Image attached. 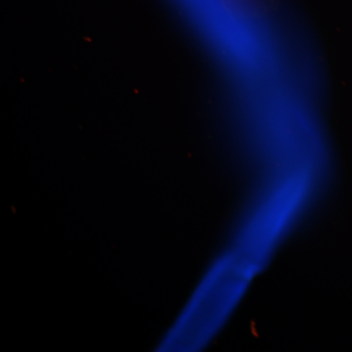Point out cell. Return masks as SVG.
I'll list each match as a JSON object with an SVG mask.
<instances>
[{"instance_id":"6da1fadb","label":"cell","mask_w":352,"mask_h":352,"mask_svg":"<svg viewBox=\"0 0 352 352\" xmlns=\"http://www.w3.org/2000/svg\"><path fill=\"white\" fill-rule=\"evenodd\" d=\"M316 80L298 76L234 88V140L254 182L295 175L325 177L327 139Z\"/></svg>"},{"instance_id":"7a4b0ae2","label":"cell","mask_w":352,"mask_h":352,"mask_svg":"<svg viewBox=\"0 0 352 352\" xmlns=\"http://www.w3.org/2000/svg\"><path fill=\"white\" fill-rule=\"evenodd\" d=\"M324 182L305 175L254 182L226 247L263 271L314 212Z\"/></svg>"},{"instance_id":"3957f363","label":"cell","mask_w":352,"mask_h":352,"mask_svg":"<svg viewBox=\"0 0 352 352\" xmlns=\"http://www.w3.org/2000/svg\"><path fill=\"white\" fill-rule=\"evenodd\" d=\"M258 274L226 248L201 275L166 333L163 349L197 351L208 346L239 309Z\"/></svg>"}]
</instances>
